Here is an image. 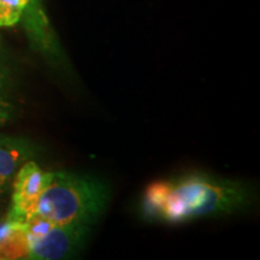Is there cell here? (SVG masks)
<instances>
[{"instance_id": "cell-1", "label": "cell", "mask_w": 260, "mask_h": 260, "mask_svg": "<svg viewBox=\"0 0 260 260\" xmlns=\"http://www.w3.org/2000/svg\"><path fill=\"white\" fill-rule=\"evenodd\" d=\"M247 200L248 191L237 182L189 175L151 184L145 194V207L152 216L177 223L234 212Z\"/></svg>"}, {"instance_id": "cell-2", "label": "cell", "mask_w": 260, "mask_h": 260, "mask_svg": "<svg viewBox=\"0 0 260 260\" xmlns=\"http://www.w3.org/2000/svg\"><path fill=\"white\" fill-rule=\"evenodd\" d=\"M109 189L95 178L51 171L35 213L58 225L89 226L105 209Z\"/></svg>"}, {"instance_id": "cell-3", "label": "cell", "mask_w": 260, "mask_h": 260, "mask_svg": "<svg viewBox=\"0 0 260 260\" xmlns=\"http://www.w3.org/2000/svg\"><path fill=\"white\" fill-rule=\"evenodd\" d=\"M29 259L58 260L73 254L82 243L87 226L58 225L32 214L24 222Z\"/></svg>"}, {"instance_id": "cell-4", "label": "cell", "mask_w": 260, "mask_h": 260, "mask_svg": "<svg viewBox=\"0 0 260 260\" xmlns=\"http://www.w3.org/2000/svg\"><path fill=\"white\" fill-rule=\"evenodd\" d=\"M51 171H45L34 160L25 161L12 180L11 206L5 219L24 223L37 210L40 195L50 180Z\"/></svg>"}, {"instance_id": "cell-5", "label": "cell", "mask_w": 260, "mask_h": 260, "mask_svg": "<svg viewBox=\"0 0 260 260\" xmlns=\"http://www.w3.org/2000/svg\"><path fill=\"white\" fill-rule=\"evenodd\" d=\"M34 145L27 139L0 136V197L11 187L16 172L35 154Z\"/></svg>"}, {"instance_id": "cell-6", "label": "cell", "mask_w": 260, "mask_h": 260, "mask_svg": "<svg viewBox=\"0 0 260 260\" xmlns=\"http://www.w3.org/2000/svg\"><path fill=\"white\" fill-rule=\"evenodd\" d=\"M0 259H29V239L24 223H0Z\"/></svg>"}, {"instance_id": "cell-7", "label": "cell", "mask_w": 260, "mask_h": 260, "mask_svg": "<svg viewBox=\"0 0 260 260\" xmlns=\"http://www.w3.org/2000/svg\"><path fill=\"white\" fill-rule=\"evenodd\" d=\"M31 0H0V27H11L21 19Z\"/></svg>"}, {"instance_id": "cell-8", "label": "cell", "mask_w": 260, "mask_h": 260, "mask_svg": "<svg viewBox=\"0 0 260 260\" xmlns=\"http://www.w3.org/2000/svg\"><path fill=\"white\" fill-rule=\"evenodd\" d=\"M12 80L8 65L0 58V112L8 115Z\"/></svg>"}, {"instance_id": "cell-9", "label": "cell", "mask_w": 260, "mask_h": 260, "mask_svg": "<svg viewBox=\"0 0 260 260\" xmlns=\"http://www.w3.org/2000/svg\"><path fill=\"white\" fill-rule=\"evenodd\" d=\"M6 118H8V115H5V113H2V112H0V123L4 122Z\"/></svg>"}]
</instances>
